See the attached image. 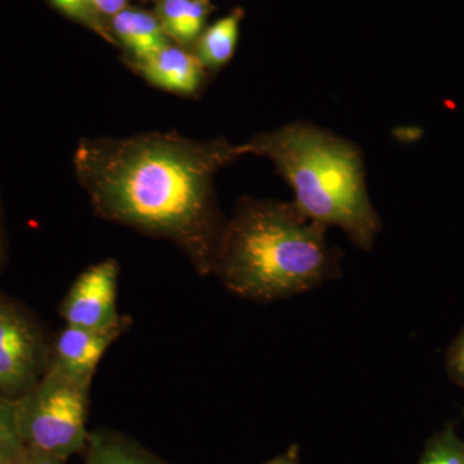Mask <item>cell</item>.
Segmentation results:
<instances>
[{"instance_id":"1","label":"cell","mask_w":464,"mask_h":464,"mask_svg":"<svg viewBox=\"0 0 464 464\" xmlns=\"http://www.w3.org/2000/svg\"><path fill=\"white\" fill-rule=\"evenodd\" d=\"M248 154L246 143L152 132L85 139L76 149L74 167L101 217L172 241L198 273L209 275L226 225L215 177Z\"/></svg>"},{"instance_id":"2","label":"cell","mask_w":464,"mask_h":464,"mask_svg":"<svg viewBox=\"0 0 464 464\" xmlns=\"http://www.w3.org/2000/svg\"><path fill=\"white\" fill-rule=\"evenodd\" d=\"M295 203L243 198L226 221L213 274L226 289L257 302L282 301L340 273V253Z\"/></svg>"},{"instance_id":"3","label":"cell","mask_w":464,"mask_h":464,"mask_svg":"<svg viewBox=\"0 0 464 464\" xmlns=\"http://www.w3.org/2000/svg\"><path fill=\"white\" fill-rule=\"evenodd\" d=\"M249 154L273 161L308 218L341 228L357 248L371 250L380 215L369 198L365 161L356 143L306 121H295L246 142Z\"/></svg>"},{"instance_id":"4","label":"cell","mask_w":464,"mask_h":464,"mask_svg":"<svg viewBox=\"0 0 464 464\" xmlns=\"http://www.w3.org/2000/svg\"><path fill=\"white\" fill-rule=\"evenodd\" d=\"M91 384L48 366L41 381L16 400L24 445L67 459L87 445Z\"/></svg>"},{"instance_id":"5","label":"cell","mask_w":464,"mask_h":464,"mask_svg":"<svg viewBox=\"0 0 464 464\" xmlns=\"http://www.w3.org/2000/svg\"><path fill=\"white\" fill-rule=\"evenodd\" d=\"M51 347L38 324L16 302L0 295V396L18 400L41 381Z\"/></svg>"},{"instance_id":"6","label":"cell","mask_w":464,"mask_h":464,"mask_svg":"<svg viewBox=\"0 0 464 464\" xmlns=\"http://www.w3.org/2000/svg\"><path fill=\"white\" fill-rule=\"evenodd\" d=\"M119 265L110 258L91 266L67 292L60 306L66 325L105 328L121 317L116 307Z\"/></svg>"},{"instance_id":"7","label":"cell","mask_w":464,"mask_h":464,"mask_svg":"<svg viewBox=\"0 0 464 464\" xmlns=\"http://www.w3.org/2000/svg\"><path fill=\"white\" fill-rule=\"evenodd\" d=\"M132 317L121 315L105 328L66 325L51 347L50 364L67 377L92 384L97 365L106 351L132 325Z\"/></svg>"},{"instance_id":"8","label":"cell","mask_w":464,"mask_h":464,"mask_svg":"<svg viewBox=\"0 0 464 464\" xmlns=\"http://www.w3.org/2000/svg\"><path fill=\"white\" fill-rule=\"evenodd\" d=\"M136 69L150 83L174 93H197L206 78V69L198 57L173 45H168L148 60L136 63Z\"/></svg>"},{"instance_id":"9","label":"cell","mask_w":464,"mask_h":464,"mask_svg":"<svg viewBox=\"0 0 464 464\" xmlns=\"http://www.w3.org/2000/svg\"><path fill=\"white\" fill-rule=\"evenodd\" d=\"M112 29L136 63L148 60L170 45L158 18L139 9L125 8L112 17Z\"/></svg>"},{"instance_id":"10","label":"cell","mask_w":464,"mask_h":464,"mask_svg":"<svg viewBox=\"0 0 464 464\" xmlns=\"http://www.w3.org/2000/svg\"><path fill=\"white\" fill-rule=\"evenodd\" d=\"M209 12L208 0H160L157 18L168 38L188 45L199 39Z\"/></svg>"},{"instance_id":"11","label":"cell","mask_w":464,"mask_h":464,"mask_svg":"<svg viewBox=\"0 0 464 464\" xmlns=\"http://www.w3.org/2000/svg\"><path fill=\"white\" fill-rule=\"evenodd\" d=\"M85 464H168L139 442L110 430L88 433Z\"/></svg>"},{"instance_id":"12","label":"cell","mask_w":464,"mask_h":464,"mask_svg":"<svg viewBox=\"0 0 464 464\" xmlns=\"http://www.w3.org/2000/svg\"><path fill=\"white\" fill-rule=\"evenodd\" d=\"M243 14L239 9L219 18L217 23L201 33L198 39L197 53L206 72H217L227 65L234 56L239 39L240 21Z\"/></svg>"},{"instance_id":"13","label":"cell","mask_w":464,"mask_h":464,"mask_svg":"<svg viewBox=\"0 0 464 464\" xmlns=\"http://www.w3.org/2000/svg\"><path fill=\"white\" fill-rule=\"evenodd\" d=\"M417 464H464V441L448 426L427 441Z\"/></svg>"},{"instance_id":"14","label":"cell","mask_w":464,"mask_h":464,"mask_svg":"<svg viewBox=\"0 0 464 464\" xmlns=\"http://www.w3.org/2000/svg\"><path fill=\"white\" fill-rule=\"evenodd\" d=\"M24 449L18 432L16 400L0 396V462H14Z\"/></svg>"},{"instance_id":"15","label":"cell","mask_w":464,"mask_h":464,"mask_svg":"<svg viewBox=\"0 0 464 464\" xmlns=\"http://www.w3.org/2000/svg\"><path fill=\"white\" fill-rule=\"evenodd\" d=\"M445 368L450 380L464 390V328L448 348Z\"/></svg>"},{"instance_id":"16","label":"cell","mask_w":464,"mask_h":464,"mask_svg":"<svg viewBox=\"0 0 464 464\" xmlns=\"http://www.w3.org/2000/svg\"><path fill=\"white\" fill-rule=\"evenodd\" d=\"M61 11L65 12L69 16L79 18L91 26H97L96 17L93 16L94 8L92 7L91 0H52Z\"/></svg>"},{"instance_id":"17","label":"cell","mask_w":464,"mask_h":464,"mask_svg":"<svg viewBox=\"0 0 464 464\" xmlns=\"http://www.w3.org/2000/svg\"><path fill=\"white\" fill-rule=\"evenodd\" d=\"M65 462L66 459L63 458L25 447L14 464H65Z\"/></svg>"},{"instance_id":"18","label":"cell","mask_w":464,"mask_h":464,"mask_svg":"<svg viewBox=\"0 0 464 464\" xmlns=\"http://www.w3.org/2000/svg\"><path fill=\"white\" fill-rule=\"evenodd\" d=\"M91 5L99 14L114 17L127 8V0H91Z\"/></svg>"},{"instance_id":"19","label":"cell","mask_w":464,"mask_h":464,"mask_svg":"<svg viewBox=\"0 0 464 464\" xmlns=\"http://www.w3.org/2000/svg\"><path fill=\"white\" fill-rule=\"evenodd\" d=\"M265 464H299L298 445H292L283 454L275 457L274 459L268 460Z\"/></svg>"},{"instance_id":"20","label":"cell","mask_w":464,"mask_h":464,"mask_svg":"<svg viewBox=\"0 0 464 464\" xmlns=\"http://www.w3.org/2000/svg\"><path fill=\"white\" fill-rule=\"evenodd\" d=\"M0 259H2V244H0Z\"/></svg>"},{"instance_id":"21","label":"cell","mask_w":464,"mask_h":464,"mask_svg":"<svg viewBox=\"0 0 464 464\" xmlns=\"http://www.w3.org/2000/svg\"><path fill=\"white\" fill-rule=\"evenodd\" d=\"M0 464H14V462H0Z\"/></svg>"}]
</instances>
